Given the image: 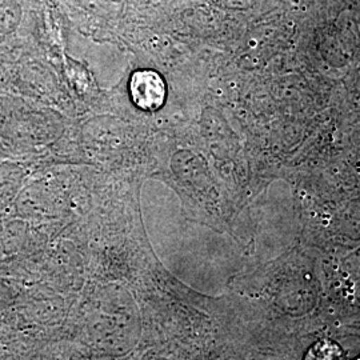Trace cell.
Masks as SVG:
<instances>
[{"mask_svg": "<svg viewBox=\"0 0 360 360\" xmlns=\"http://www.w3.org/2000/svg\"><path fill=\"white\" fill-rule=\"evenodd\" d=\"M131 96L143 110H156L166 99L165 82L154 71H138L131 80Z\"/></svg>", "mask_w": 360, "mask_h": 360, "instance_id": "cell-1", "label": "cell"}, {"mask_svg": "<svg viewBox=\"0 0 360 360\" xmlns=\"http://www.w3.org/2000/svg\"><path fill=\"white\" fill-rule=\"evenodd\" d=\"M342 356L343 351L338 343L323 339L309 348L303 360H342Z\"/></svg>", "mask_w": 360, "mask_h": 360, "instance_id": "cell-2", "label": "cell"}, {"mask_svg": "<svg viewBox=\"0 0 360 360\" xmlns=\"http://www.w3.org/2000/svg\"><path fill=\"white\" fill-rule=\"evenodd\" d=\"M356 360H360V358H358V359H356Z\"/></svg>", "mask_w": 360, "mask_h": 360, "instance_id": "cell-3", "label": "cell"}]
</instances>
